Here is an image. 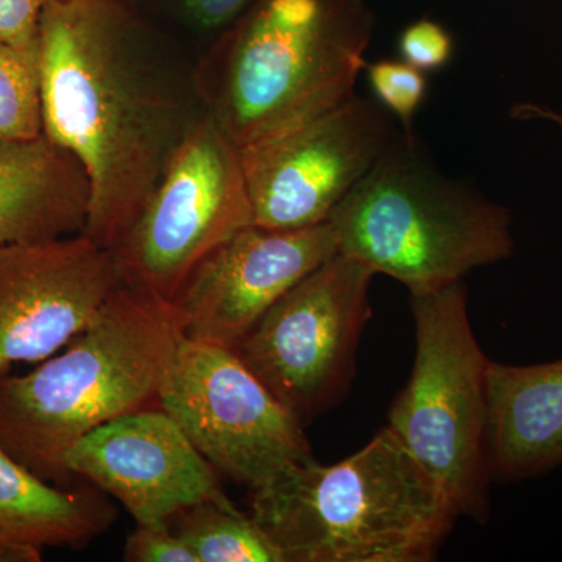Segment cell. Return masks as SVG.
<instances>
[{
	"instance_id": "19",
	"label": "cell",
	"mask_w": 562,
	"mask_h": 562,
	"mask_svg": "<svg viewBox=\"0 0 562 562\" xmlns=\"http://www.w3.org/2000/svg\"><path fill=\"white\" fill-rule=\"evenodd\" d=\"M364 70L376 102L402 122V131L406 135H414V117L428 94L425 72L409 63L391 58L368 63Z\"/></svg>"
},
{
	"instance_id": "11",
	"label": "cell",
	"mask_w": 562,
	"mask_h": 562,
	"mask_svg": "<svg viewBox=\"0 0 562 562\" xmlns=\"http://www.w3.org/2000/svg\"><path fill=\"white\" fill-rule=\"evenodd\" d=\"M120 284L111 251L83 235L0 247V380L61 350Z\"/></svg>"
},
{
	"instance_id": "2",
	"label": "cell",
	"mask_w": 562,
	"mask_h": 562,
	"mask_svg": "<svg viewBox=\"0 0 562 562\" xmlns=\"http://www.w3.org/2000/svg\"><path fill=\"white\" fill-rule=\"evenodd\" d=\"M373 32L366 0H255L192 70L195 98L238 149L276 138L355 94Z\"/></svg>"
},
{
	"instance_id": "1",
	"label": "cell",
	"mask_w": 562,
	"mask_h": 562,
	"mask_svg": "<svg viewBox=\"0 0 562 562\" xmlns=\"http://www.w3.org/2000/svg\"><path fill=\"white\" fill-rule=\"evenodd\" d=\"M128 0H60L40 22L44 135L90 179L81 235L113 251L202 113Z\"/></svg>"
},
{
	"instance_id": "13",
	"label": "cell",
	"mask_w": 562,
	"mask_h": 562,
	"mask_svg": "<svg viewBox=\"0 0 562 562\" xmlns=\"http://www.w3.org/2000/svg\"><path fill=\"white\" fill-rule=\"evenodd\" d=\"M72 479L105 492L136 524L171 522L198 503L224 497L220 472L160 406L124 414L74 442Z\"/></svg>"
},
{
	"instance_id": "15",
	"label": "cell",
	"mask_w": 562,
	"mask_h": 562,
	"mask_svg": "<svg viewBox=\"0 0 562 562\" xmlns=\"http://www.w3.org/2000/svg\"><path fill=\"white\" fill-rule=\"evenodd\" d=\"M81 162L46 135L0 138V247L81 235L90 213Z\"/></svg>"
},
{
	"instance_id": "24",
	"label": "cell",
	"mask_w": 562,
	"mask_h": 562,
	"mask_svg": "<svg viewBox=\"0 0 562 562\" xmlns=\"http://www.w3.org/2000/svg\"><path fill=\"white\" fill-rule=\"evenodd\" d=\"M547 121L552 122L562 132V111L550 110L547 113Z\"/></svg>"
},
{
	"instance_id": "20",
	"label": "cell",
	"mask_w": 562,
	"mask_h": 562,
	"mask_svg": "<svg viewBox=\"0 0 562 562\" xmlns=\"http://www.w3.org/2000/svg\"><path fill=\"white\" fill-rule=\"evenodd\" d=\"M453 52L452 33L428 18L412 22L398 38L402 60L425 74L446 68L452 61Z\"/></svg>"
},
{
	"instance_id": "16",
	"label": "cell",
	"mask_w": 562,
	"mask_h": 562,
	"mask_svg": "<svg viewBox=\"0 0 562 562\" xmlns=\"http://www.w3.org/2000/svg\"><path fill=\"white\" fill-rule=\"evenodd\" d=\"M101 492L46 482L0 447V546L87 547L116 520Z\"/></svg>"
},
{
	"instance_id": "7",
	"label": "cell",
	"mask_w": 562,
	"mask_h": 562,
	"mask_svg": "<svg viewBox=\"0 0 562 562\" xmlns=\"http://www.w3.org/2000/svg\"><path fill=\"white\" fill-rule=\"evenodd\" d=\"M251 224L238 146L202 111L138 220L111 251L121 284L173 302L199 262Z\"/></svg>"
},
{
	"instance_id": "23",
	"label": "cell",
	"mask_w": 562,
	"mask_h": 562,
	"mask_svg": "<svg viewBox=\"0 0 562 562\" xmlns=\"http://www.w3.org/2000/svg\"><path fill=\"white\" fill-rule=\"evenodd\" d=\"M60 0H0V40L21 47L38 46L44 11Z\"/></svg>"
},
{
	"instance_id": "17",
	"label": "cell",
	"mask_w": 562,
	"mask_h": 562,
	"mask_svg": "<svg viewBox=\"0 0 562 562\" xmlns=\"http://www.w3.org/2000/svg\"><path fill=\"white\" fill-rule=\"evenodd\" d=\"M171 525L198 562H284L251 514L239 512L227 495L184 509Z\"/></svg>"
},
{
	"instance_id": "6",
	"label": "cell",
	"mask_w": 562,
	"mask_h": 562,
	"mask_svg": "<svg viewBox=\"0 0 562 562\" xmlns=\"http://www.w3.org/2000/svg\"><path fill=\"white\" fill-rule=\"evenodd\" d=\"M416 357L387 427L438 480L460 516L486 524L492 475L487 458V366L469 321L464 283L412 294Z\"/></svg>"
},
{
	"instance_id": "10",
	"label": "cell",
	"mask_w": 562,
	"mask_h": 562,
	"mask_svg": "<svg viewBox=\"0 0 562 562\" xmlns=\"http://www.w3.org/2000/svg\"><path fill=\"white\" fill-rule=\"evenodd\" d=\"M401 133L379 102L355 92L306 124L243 147L254 224L273 231L325 224Z\"/></svg>"
},
{
	"instance_id": "9",
	"label": "cell",
	"mask_w": 562,
	"mask_h": 562,
	"mask_svg": "<svg viewBox=\"0 0 562 562\" xmlns=\"http://www.w3.org/2000/svg\"><path fill=\"white\" fill-rule=\"evenodd\" d=\"M158 406L192 446L250 491L313 460L303 425L235 350L184 336L162 382Z\"/></svg>"
},
{
	"instance_id": "18",
	"label": "cell",
	"mask_w": 562,
	"mask_h": 562,
	"mask_svg": "<svg viewBox=\"0 0 562 562\" xmlns=\"http://www.w3.org/2000/svg\"><path fill=\"white\" fill-rule=\"evenodd\" d=\"M43 133L40 46L0 40V138L25 140Z\"/></svg>"
},
{
	"instance_id": "3",
	"label": "cell",
	"mask_w": 562,
	"mask_h": 562,
	"mask_svg": "<svg viewBox=\"0 0 562 562\" xmlns=\"http://www.w3.org/2000/svg\"><path fill=\"white\" fill-rule=\"evenodd\" d=\"M183 338L173 302L120 284L61 350L0 380V447L46 482L72 486L69 447L106 422L158 406Z\"/></svg>"
},
{
	"instance_id": "22",
	"label": "cell",
	"mask_w": 562,
	"mask_h": 562,
	"mask_svg": "<svg viewBox=\"0 0 562 562\" xmlns=\"http://www.w3.org/2000/svg\"><path fill=\"white\" fill-rule=\"evenodd\" d=\"M181 24L199 32L220 33L241 16L255 0H168Z\"/></svg>"
},
{
	"instance_id": "14",
	"label": "cell",
	"mask_w": 562,
	"mask_h": 562,
	"mask_svg": "<svg viewBox=\"0 0 562 562\" xmlns=\"http://www.w3.org/2000/svg\"><path fill=\"white\" fill-rule=\"evenodd\" d=\"M487 458L492 482L522 483L562 465V358L487 366Z\"/></svg>"
},
{
	"instance_id": "5",
	"label": "cell",
	"mask_w": 562,
	"mask_h": 562,
	"mask_svg": "<svg viewBox=\"0 0 562 562\" xmlns=\"http://www.w3.org/2000/svg\"><path fill=\"white\" fill-rule=\"evenodd\" d=\"M338 254L424 294L513 257L508 209L449 179L402 131L333 211Z\"/></svg>"
},
{
	"instance_id": "4",
	"label": "cell",
	"mask_w": 562,
	"mask_h": 562,
	"mask_svg": "<svg viewBox=\"0 0 562 562\" xmlns=\"http://www.w3.org/2000/svg\"><path fill=\"white\" fill-rule=\"evenodd\" d=\"M250 492L284 562H427L460 517L387 425L346 460L313 458Z\"/></svg>"
},
{
	"instance_id": "8",
	"label": "cell",
	"mask_w": 562,
	"mask_h": 562,
	"mask_svg": "<svg viewBox=\"0 0 562 562\" xmlns=\"http://www.w3.org/2000/svg\"><path fill=\"white\" fill-rule=\"evenodd\" d=\"M368 266L336 254L291 288L235 351L303 427L346 397L371 319Z\"/></svg>"
},
{
	"instance_id": "21",
	"label": "cell",
	"mask_w": 562,
	"mask_h": 562,
	"mask_svg": "<svg viewBox=\"0 0 562 562\" xmlns=\"http://www.w3.org/2000/svg\"><path fill=\"white\" fill-rule=\"evenodd\" d=\"M127 562H198L171 522L136 524L124 546Z\"/></svg>"
},
{
	"instance_id": "12",
	"label": "cell",
	"mask_w": 562,
	"mask_h": 562,
	"mask_svg": "<svg viewBox=\"0 0 562 562\" xmlns=\"http://www.w3.org/2000/svg\"><path fill=\"white\" fill-rule=\"evenodd\" d=\"M336 254L328 222L295 231L249 225L199 262L173 299L183 335L235 350L273 303Z\"/></svg>"
}]
</instances>
